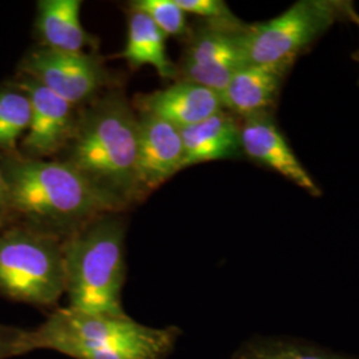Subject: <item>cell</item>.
I'll return each instance as SVG.
<instances>
[{"label": "cell", "instance_id": "obj_1", "mask_svg": "<svg viewBox=\"0 0 359 359\" xmlns=\"http://www.w3.org/2000/svg\"><path fill=\"white\" fill-rule=\"evenodd\" d=\"M182 332L176 325L151 326L128 314H90L57 308L34 329H25L22 357L39 350L71 359H168Z\"/></svg>", "mask_w": 359, "mask_h": 359}, {"label": "cell", "instance_id": "obj_2", "mask_svg": "<svg viewBox=\"0 0 359 359\" xmlns=\"http://www.w3.org/2000/svg\"><path fill=\"white\" fill-rule=\"evenodd\" d=\"M8 209L50 228L83 226L123 208L68 163L13 160L3 167Z\"/></svg>", "mask_w": 359, "mask_h": 359}, {"label": "cell", "instance_id": "obj_3", "mask_svg": "<svg viewBox=\"0 0 359 359\" xmlns=\"http://www.w3.org/2000/svg\"><path fill=\"white\" fill-rule=\"evenodd\" d=\"M139 118L120 95L95 104L77 121L65 163L121 205L139 192Z\"/></svg>", "mask_w": 359, "mask_h": 359}, {"label": "cell", "instance_id": "obj_4", "mask_svg": "<svg viewBox=\"0 0 359 359\" xmlns=\"http://www.w3.org/2000/svg\"><path fill=\"white\" fill-rule=\"evenodd\" d=\"M68 308L90 314L123 316L126 229L109 215L95 218L65 240Z\"/></svg>", "mask_w": 359, "mask_h": 359}, {"label": "cell", "instance_id": "obj_5", "mask_svg": "<svg viewBox=\"0 0 359 359\" xmlns=\"http://www.w3.org/2000/svg\"><path fill=\"white\" fill-rule=\"evenodd\" d=\"M0 295L52 308L65 295V241L38 228H6L0 234Z\"/></svg>", "mask_w": 359, "mask_h": 359}, {"label": "cell", "instance_id": "obj_6", "mask_svg": "<svg viewBox=\"0 0 359 359\" xmlns=\"http://www.w3.org/2000/svg\"><path fill=\"white\" fill-rule=\"evenodd\" d=\"M342 6L330 0H302L280 16L240 32L246 65H293L323 35Z\"/></svg>", "mask_w": 359, "mask_h": 359}, {"label": "cell", "instance_id": "obj_7", "mask_svg": "<svg viewBox=\"0 0 359 359\" xmlns=\"http://www.w3.org/2000/svg\"><path fill=\"white\" fill-rule=\"evenodd\" d=\"M23 72L74 107L104 84L103 68L83 52L38 50L25 60Z\"/></svg>", "mask_w": 359, "mask_h": 359}, {"label": "cell", "instance_id": "obj_8", "mask_svg": "<svg viewBox=\"0 0 359 359\" xmlns=\"http://www.w3.org/2000/svg\"><path fill=\"white\" fill-rule=\"evenodd\" d=\"M222 27H209L193 39L182 62V76L221 93L233 75L245 65L240 32Z\"/></svg>", "mask_w": 359, "mask_h": 359}, {"label": "cell", "instance_id": "obj_9", "mask_svg": "<svg viewBox=\"0 0 359 359\" xmlns=\"http://www.w3.org/2000/svg\"><path fill=\"white\" fill-rule=\"evenodd\" d=\"M19 90L27 93L31 103V121L23 139L27 152L32 158L59 152L71 142L76 129L74 105L31 77L22 79Z\"/></svg>", "mask_w": 359, "mask_h": 359}, {"label": "cell", "instance_id": "obj_10", "mask_svg": "<svg viewBox=\"0 0 359 359\" xmlns=\"http://www.w3.org/2000/svg\"><path fill=\"white\" fill-rule=\"evenodd\" d=\"M241 148L248 157L280 173L309 194L318 197L320 187L298 160L269 114L250 116L241 126Z\"/></svg>", "mask_w": 359, "mask_h": 359}, {"label": "cell", "instance_id": "obj_11", "mask_svg": "<svg viewBox=\"0 0 359 359\" xmlns=\"http://www.w3.org/2000/svg\"><path fill=\"white\" fill-rule=\"evenodd\" d=\"M182 140L180 129L156 116L139 118L136 181L140 191H152L181 170Z\"/></svg>", "mask_w": 359, "mask_h": 359}, {"label": "cell", "instance_id": "obj_12", "mask_svg": "<svg viewBox=\"0 0 359 359\" xmlns=\"http://www.w3.org/2000/svg\"><path fill=\"white\" fill-rule=\"evenodd\" d=\"M139 105L142 114L156 116L179 129L201 123L224 109L219 93L187 80L144 96Z\"/></svg>", "mask_w": 359, "mask_h": 359}, {"label": "cell", "instance_id": "obj_13", "mask_svg": "<svg viewBox=\"0 0 359 359\" xmlns=\"http://www.w3.org/2000/svg\"><path fill=\"white\" fill-rule=\"evenodd\" d=\"M292 65H244L219 93L222 107L237 115L268 114Z\"/></svg>", "mask_w": 359, "mask_h": 359}, {"label": "cell", "instance_id": "obj_14", "mask_svg": "<svg viewBox=\"0 0 359 359\" xmlns=\"http://www.w3.org/2000/svg\"><path fill=\"white\" fill-rule=\"evenodd\" d=\"M180 133L182 140L181 169L234 158L243 152L241 126L224 109L201 123L180 129Z\"/></svg>", "mask_w": 359, "mask_h": 359}, {"label": "cell", "instance_id": "obj_15", "mask_svg": "<svg viewBox=\"0 0 359 359\" xmlns=\"http://www.w3.org/2000/svg\"><path fill=\"white\" fill-rule=\"evenodd\" d=\"M38 29L46 48L83 52L88 35L80 20L81 1L41 0L38 4Z\"/></svg>", "mask_w": 359, "mask_h": 359}, {"label": "cell", "instance_id": "obj_16", "mask_svg": "<svg viewBox=\"0 0 359 359\" xmlns=\"http://www.w3.org/2000/svg\"><path fill=\"white\" fill-rule=\"evenodd\" d=\"M229 359H359L317 342L287 335H253Z\"/></svg>", "mask_w": 359, "mask_h": 359}, {"label": "cell", "instance_id": "obj_17", "mask_svg": "<svg viewBox=\"0 0 359 359\" xmlns=\"http://www.w3.org/2000/svg\"><path fill=\"white\" fill-rule=\"evenodd\" d=\"M121 57L132 68L151 65L163 77L173 76L175 69L168 56L167 35L142 11L129 15L128 38Z\"/></svg>", "mask_w": 359, "mask_h": 359}, {"label": "cell", "instance_id": "obj_18", "mask_svg": "<svg viewBox=\"0 0 359 359\" xmlns=\"http://www.w3.org/2000/svg\"><path fill=\"white\" fill-rule=\"evenodd\" d=\"M31 103L22 90H0V149H13L27 133Z\"/></svg>", "mask_w": 359, "mask_h": 359}, {"label": "cell", "instance_id": "obj_19", "mask_svg": "<svg viewBox=\"0 0 359 359\" xmlns=\"http://www.w3.org/2000/svg\"><path fill=\"white\" fill-rule=\"evenodd\" d=\"M132 8L145 13L167 36H177L187 29V13L176 0H139Z\"/></svg>", "mask_w": 359, "mask_h": 359}, {"label": "cell", "instance_id": "obj_20", "mask_svg": "<svg viewBox=\"0 0 359 359\" xmlns=\"http://www.w3.org/2000/svg\"><path fill=\"white\" fill-rule=\"evenodd\" d=\"M185 13H192L205 18L215 27L237 29L234 23L237 19L231 13L229 7L221 0H176Z\"/></svg>", "mask_w": 359, "mask_h": 359}, {"label": "cell", "instance_id": "obj_21", "mask_svg": "<svg viewBox=\"0 0 359 359\" xmlns=\"http://www.w3.org/2000/svg\"><path fill=\"white\" fill-rule=\"evenodd\" d=\"M25 329L0 323V359L19 358Z\"/></svg>", "mask_w": 359, "mask_h": 359}, {"label": "cell", "instance_id": "obj_22", "mask_svg": "<svg viewBox=\"0 0 359 359\" xmlns=\"http://www.w3.org/2000/svg\"><path fill=\"white\" fill-rule=\"evenodd\" d=\"M0 210L7 212L8 209V188H7V181L3 172V167L0 165Z\"/></svg>", "mask_w": 359, "mask_h": 359}, {"label": "cell", "instance_id": "obj_23", "mask_svg": "<svg viewBox=\"0 0 359 359\" xmlns=\"http://www.w3.org/2000/svg\"><path fill=\"white\" fill-rule=\"evenodd\" d=\"M6 224H7V212L0 210V234L6 229Z\"/></svg>", "mask_w": 359, "mask_h": 359}, {"label": "cell", "instance_id": "obj_24", "mask_svg": "<svg viewBox=\"0 0 359 359\" xmlns=\"http://www.w3.org/2000/svg\"><path fill=\"white\" fill-rule=\"evenodd\" d=\"M345 8H346V6H345ZM346 10H347V8H346ZM347 13H348V15H350V16H351V19H353V20H354V22H355V23H357V25H358V26H359L358 15H357V13H354V11H353V10H350V13H348V11H347ZM358 62H359V51H358Z\"/></svg>", "mask_w": 359, "mask_h": 359}]
</instances>
